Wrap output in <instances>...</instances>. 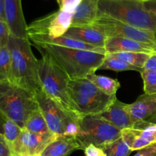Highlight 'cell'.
I'll return each mask as SVG.
<instances>
[{
    "label": "cell",
    "mask_w": 156,
    "mask_h": 156,
    "mask_svg": "<svg viewBox=\"0 0 156 156\" xmlns=\"http://www.w3.org/2000/svg\"><path fill=\"white\" fill-rule=\"evenodd\" d=\"M47 53L70 79H84L95 73L105 61L106 54L88 50L70 49L47 44H35Z\"/></svg>",
    "instance_id": "cell-1"
},
{
    "label": "cell",
    "mask_w": 156,
    "mask_h": 156,
    "mask_svg": "<svg viewBox=\"0 0 156 156\" xmlns=\"http://www.w3.org/2000/svg\"><path fill=\"white\" fill-rule=\"evenodd\" d=\"M8 47L12 57L9 82L33 93L42 89L38 76V59L34 56L29 39L10 35Z\"/></svg>",
    "instance_id": "cell-2"
},
{
    "label": "cell",
    "mask_w": 156,
    "mask_h": 156,
    "mask_svg": "<svg viewBox=\"0 0 156 156\" xmlns=\"http://www.w3.org/2000/svg\"><path fill=\"white\" fill-rule=\"evenodd\" d=\"M38 76L43 91L57 103L62 109L75 118L80 120L82 116L72 101L68 91L70 79L47 53L43 52L38 59Z\"/></svg>",
    "instance_id": "cell-3"
},
{
    "label": "cell",
    "mask_w": 156,
    "mask_h": 156,
    "mask_svg": "<svg viewBox=\"0 0 156 156\" xmlns=\"http://www.w3.org/2000/svg\"><path fill=\"white\" fill-rule=\"evenodd\" d=\"M98 17H107L156 33V17L137 0H99Z\"/></svg>",
    "instance_id": "cell-4"
},
{
    "label": "cell",
    "mask_w": 156,
    "mask_h": 156,
    "mask_svg": "<svg viewBox=\"0 0 156 156\" xmlns=\"http://www.w3.org/2000/svg\"><path fill=\"white\" fill-rule=\"evenodd\" d=\"M39 110L34 93L9 81L0 82V114L24 128L32 113Z\"/></svg>",
    "instance_id": "cell-5"
},
{
    "label": "cell",
    "mask_w": 156,
    "mask_h": 156,
    "mask_svg": "<svg viewBox=\"0 0 156 156\" xmlns=\"http://www.w3.org/2000/svg\"><path fill=\"white\" fill-rule=\"evenodd\" d=\"M68 91L82 117L101 114L117 98L116 95L105 94L86 78L70 79Z\"/></svg>",
    "instance_id": "cell-6"
},
{
    "label": "cell",
    "mask_w": 156,
    "mask_h": 156,
    "mask_svg": "<svg viewBox=\"0 0 156 156\" xmlns=\"http://www.w3.org/2000/svg\"><path fill=\"white\" fill-rule=\"evenodd\" d=\"M121 136V130L105 120L101 114L84 116L79 120V133L76 138L83 150L89 145L101 149Z\"/></svg>",
    "instance_id": "cell-7"
},
{
    "label": "cell",
    "mask_w": 156,
    "mask_h": 156,
    "mask_svg": "<svg viewBox=\"0 0 156 156\" xmlns=\"http://www.w3.org/2000/svg\"><path fill=\"white\" fill-rule=\"evenodd\" d=\"M91 26L107 37H120L133 40L156 48V33L133 27L107 17H98Z\"/></svg>",
    "instance_id": "cell-8"
},
{
    "label": "cell",
    "mask_w": 156,
    "mask_h": 156,
    "mask_svg": "<svg viewBox=\"0 0 156 156\" xmlns=\"http://www.w3.org/2000/svg\"><path fill=\"white\" fill-rule=\"evenodd\" d=\"M72 13L58 10L27 25V35H44L50 38L64 36L73 21Z\"/></svg>",
    "instance_id": "cell-9"
},
{
    "label": "cell",
    "mask_w": 156,
    "mask_h": 156,
    "mask_svg": "<svg viewBox=\"0 0 156 156\" xmlns=\"http://www.w3.org/2000/svg\"><path fill=\"white\" fill-rule=\"evenodd\" d=\"M34 94L38 108L45 119L50 132L57 137L64 136V124L67 119L73 116L64 111L57 103L49 97L43 89L38 90Z\"/></svg>",
    "instance_id": "cell-10"
},
{
    "label": "cell",
    "mask_w": 156,
    "mask_h": 156,
    "mask_svg": "<svg viewBox=\"0 0 156 156\" xmlns=\"http://www.w3.org/2000/svg\"><path fill=\"white\" fill-rule=\"evenodd\" d=\"M121 133L133 152L156 143V125L146 121L135 123L132 127L121 130Z\"/></svg>",
    "instance_id": "cell-11"
},
{
    "label": "cell",
    "mask_w": 156,
    "mask_h": 156,
    "mask_svg": "<svg viewBox=\"0 0 156 156\" xmlns=\"http://www.w3.org/2000/svg\"><path fill=\"white\" fill-rule=\"evenodd\" d=\"M54 134L41 136L33 133L23 128L18 140L11 149L15 155H41L47 145L56 138Z\"/></svg>",
    "instance_id": "cell-12"
},
{
    "label": "cell",
    "mask_w": 156,
    "mask_h": 156,
    "mask_svg": "<svg viewBox=\"0 0 156 156\" xmlns=\"http://www.w3.org/2000/svg\"><path fill=\"white\" fill-rule=\"evenodd\" d=\"M4 14L11 35L28 39L27 25L23 13L21 0H4Z\"/></svg>",
    "instance_id": "cell-13"
},
{
    "label": "cell",
    "mask_w": 156,
    "mask_h": 156,
    "mask_svg": "<svg viewBox=\"0 0 156 156\" xmlns=\"http://www.w3.org/2000/svg\"><path fill=\"white\" fill-rule=\"evenodd\" d=\"M127 109L133 125L146 121L156 116V94L144 93L133 103L127 105Z\"/></svg>",
    "instance_id": "cell-14"
},
{
    "label": "cell",
    "mask_w": 156,
    "mask_h": 156,
    "mask_svg": "<svg viewBox=\"0 0 156 156\" xmlns=\"http://www.w3.org/2000/svg\"><path fill=\"white\" fill-rule=\"evenodd\" d=\"M106 53H120V52H136L149 54L156 53V48L152 46L120 37H108L105 43Z\"/></svg>",
    "instance_id": "cell-15"
},
{
    "label": "cell",
    "mask_w": 156,
    "mask_h": 156,
    "mask_svg": "<svg viewBox=\"0 0 156 156\" xmlns=\"http://www.w3.org/2000/svg\"><path fill=\"white\" fill-rule=\"evenodd\" d=\"M101 115L120 130L133 126L127 109V104L123 103L117 98Z\"/></svg>",
    "instance_id": "cell-16"
},
{
    "label": "cell",
    "mask_w": 156,
    "mask_h": 156,
    "mask_svg": "<svg viewBox=\"0 0 156 156\" xmlns=\"http://www.w3.org/2000/svg\"><path fill=\"white\" fill-rule=\"evenodd\" d=\"M29 41L31 40L34 44H47L51 45L58 46V47H66V48L70 49H77V50H88V51H93L96 53H100L106 54L105 48L94 47V46L89 45L82 41H77V40L73 39V38L67 37L62 36L56 38H50L48 37L44 36V35H31L28 37Z\"/></svg>",
    "instance_id": "cell-17"
},
{
    "label": "cell",
    "mask_w": 156,
    "mask_h": 156,
    "mask_svg": "<svg viewBox=\"0 0 156 156\" xmlns=\"http://www.w3.org/2000/svg\"><path fill=\"white\" fill-rule=\"evenodd\" d=\"M64 36L101 48H105L106 40L108 38L105 34L91 25L70 27Z\"/></svg>",
    "instance_id": "cell-18"
},
{
    "label": "cell",
    "mask_w": 156,
    "mask_h": 156,
    "mask_svg": "<svg viewBox=\"0 0 156 156\" xmlns=\"http://www.w3.org/2000/svg\"><path fill=\"white\" fill-rule=\"evenodd\" d=\"M82 149L76 137H56L44 149L41 156H69L75 151Z\"/></svg>",
    "instance_id": "cell-19"
},
{
    "label": "cell",
    "mask_w": 156,
    "mask_h": 156,
    "mask_svg": "<svg viewBox=\"0 0 156 156\" xmlns=\"http://www.w3.org/2000/svg\"><path fill=\"white\" fill-rule=\"evenodd\" d=\"M99 0H82L73 15L71 27L91 26L98 14Z\"/></svg>",
    "instance_id": "cell-20"
},
{
    "label": "cell",
    "mask_w": 156,
    "mask_h": 156,
    "mask_svg": "<svg viewBox=\"0 0 156 156\" xmlns=\"http://www.w3.org/2000/svg\"><path fill=\"white\" fill-rule=\"evenodd\" d=\"M95 86L108 95H116L117 91L120 87L118 80L104 76H98L95 73L88 75L86 77Z\"/></svg>",
    "instance_id": "cell-21"
},
{
    "label": "cell",
    "mask_w": 156,
    "mask_h": 156,
    "mask_svg": "<svg viewBox=\"0 0 156 156\" xmlns=\"http://www.w3.org/2000/svg\"><path fill=\"white\" fill-rule=\"evenodd\" d=\"M106 55L125 61L127 63L130 64L143 71L146 62L149 59L151 55L152 54L145 53H136V52H120V53H106Z\"/></svg>",
    "instance_id": "cell-22"
},
{
    "label": "cell",
    "mask_w": 156,
    "mask_h": 156,
    "mask_svg": "<svg viewBox=\"0 0 156 156\" xmlns=\"http://www.w3.org/2000/svg\"><path fill=\"white\" fill-rule=\"evenodd\" d=\"M24 128L30 132L37 135L46 136L53 134L50 132L45 121V119L43 117L40 110L32 113L31 115L27 119Z\"/></svg>",
    "instance_id": "cell-23"
},
{
    "label": "cell",
    "mask_w": 156,
    "mask_h": 156,
    "mask_svg": "<svg viewBox=\"0 0 156 156\" xmlns=\"http://www.w3.org/2000/svg\"><path fill=\"white\" fill-rule=\"evenodd\" d=\"M99 69H109L116 72L128 71V70H134V71H138L140 73L142 72L141 69L127 63L125 61L117 59V58L111 57L108 55H106L105 61L101 64Z\"/></svg>",
    "instance_id": "cell-24"
},
{
    "label": "cell",
    "mask_w": 156,
    "mask_h": 156,
    "mask_svg": "<svg viewBox=\"0 0 156 156\" xmlns=\"http://www.w3.org/2000/svg\"><path fill=\"white\" fill-rule=\"evenodd\" d=\"M12 57L8 46L0 47V82L10 81Z\"/></svg>",
    "instance_id": "cell-25"
},
{
    "label": "cell",
    "mask_w": 156,
    "mask_h": 156,
    "mask_svg": "<svg viewBox=\"0 0 156 156\" xmlns=\"http://www.w3.org/2000/svg\"><path fill=\"white\" fill-rule=\"evenodd\" d=\"M107 156H129L133 152L122 136L101 148Z\"/></svg>",
    "instance_id": "cell-26"
},
{
    "label": "cell",
    "mask_w": 156,
    "mask_h": 156,
    "mask_svg": "<svg viewBox=\"0 0 156 156\" xmlns=\"http://www.w3.org/2000/svg\"><path fill=\"white\" fill-rule=\"evenodd\" d=\"M3 119V136L10 147H12L15 141L18 140V136L22 131V128L20 127L16 123L12 121L10 119L4 117Z\"/></svg>",
    "instance_id": "cell-27"
},
{
    "label": "cell",
    "mask_w": 156,
    "mask_h": 156,
    "mask_svg": "<svg viewBox=\"0 0 156 156\" xmlns=\"http://www.w3.org/2000/svg\"><path fill=\"white\" fill-rule=\"evenodd\" d=\"M146 94H156V72L143 70L140 73Z\"/></svg>",
    "instance_id": "cell-28"
},
{
    "label": "cell",
    "mask_w": 156,
    "mask_h": 156,
    "mask_svg": "<svg viewBox=\"0 0 156 156\" xmlns=\"http://www.w3.org/2000/svg\"><path fill=\"white\" fill-rule=\"evenodd\" d=\"M82 0H56L59 10L73 14Z\"/></svg>",
    "instance_id": "cell-29"
},
{
    "label": "cell",
    "mask_w": 156,
    "mask_h": 156,
    "mask_svg": "<svg viewBox=\"0 0 156 156\" xmlns=\"http://www.w3.org/2000/svg\"><path fill=\"white\" fill-rule=\"evenodd\" d=\"M10 30L6 22L0 20V47L8 46L9 37H10Z\"/></svg>",
    "instance_id": "cell-30"
},
{
    "label": "cell",
    "mask_w": 156,
    "mask_h": 156,
    "mask_svg": "<svg viewBox=\"0 0 156 156\" xmlns=\"http://www.w3.org/2000/svg\"><path fill=\"white\" fill-rule=\"evenodd\" d=\"M0 156H14L12 149L2 134H0Z\"/></svg>",
    "instance_id": "cell-31"
},
{
    "label": "cell",
    "mask_w": 156,
    "mask_h": 156,
    "mask_svg": "<svg viewBox=\"0 0 156 156\" xmlns=\"http://www.w3.org/2000/svg\"><path fill=\"white\" fill-rule=\"evenodd\" d=\"M85 156H107L105 152L101 148L94 145H89L84 149Z\"/></svg>",
    "instance_id": "cell-32"
},
{
    "label": "cell",
    "mask_w": 156,
    "mask_h": 156,
    "mask_svg": "<svg viewBox=\"0 0 156 156\" xmlns=\"http://www.w3.org/2000/svg\"><path fill=\"white\" fill-rule=\"evenodd\" d=\"M134 156H156V143L140 149Z\"/></svg>",
    "instance_id": "cell-33"
},
{
    "label": "cell",
    "mask_w": 156,
    "mask_h": 156,
    "mask_svg": "<svg viewBox=\"0 0 156 156\" xmlns=\"http://www.w3.org/2000/svg\"><path fill=\"white\" fill-rule=\"evenodd\" d=\"M143 70H149V71L156 72V53L151 55L149 59L146 62Z\"/></svg>",
    "instance_id": "cell-34"
},
{
    "label": "cell",
    "mask_w": 156,
    "mask_h": 156,
    "mask_svg": "<svg viewBox=\"0 0 156 156\" xmlns=\"http://www.w3.org/2000/svg\"><path fill=\"white\" fill-rule=\"evenodd\" d=\"M144 6L150 13L156 17V0H149L144 2Z\"/></svg>",
    "instance_id": "cell-35"
},
{
    "label": "cell",
    "mask_w": 156,
    "mask_h": 156,
    "mask_svg": "<svg viewBox=\"0 0 156 156\" xmlns=\"http://www.w3.org/2000/svg\"><path fill=\"white\" fill-rule=\"evenodd\" d=\"M0 20L5 21L4 0H0Z\"/></svg>",
    "instance_id": "cell-36"
},
{
    "label": "cell",
    "mask_w": 156,
    "mask_h": 156,
    "mask_svg": "<svg viewBox=\"0 0 156 156\" xmlns=\"http://www.w3.org/2000/svg\"><path fill=\"white\" fill-rule=\"evenodd\" d=\"M3 119H2V115L0 114V134L3 135Z\"/></svg>",
    "instance_id": "cell-37"
},
{
    "label": "cell",
    "mask_w": 156,
    "mask_h": 156,
    "mask_svg": "<svg viewBox=\"0 0 156 156\" xmlns=\"http://www.w3.org/2000/svg\"><path fill=\"white\" fill-rule=\"evenodd\" d=\"M146 122H148V123H152V124H155L156 125V116L155 117H152V118L149 119V120H146Z\"/></svg>",
    "instance_id": "cell-38"
},
{
    "label": "cell",
    "mask_w": 156,
    "mask_h": 156,
    "mask_svg": "<svg viewBox=\"0 0 156 156\" xmlns=\"http://www.w3.org/2000/svg\"><path fill=\"white\" fill-rule=\"evenodd\" d=\"M137 1H141V2H147V1H149V0H137Z\"/></svg>",
    "instance_id": "cell-39"
},
{
    "label": "cell",
    "mask_w": 156,
    "mask_h": 156,
    "mask_svg": "<svg viewBox=\"0 0 156 156\" xmlns=\"http://www.w3.org/2000/svg\"><path fill=\"white\" fill-rule=\"evenodd\" d=\"M35 156H41V155H36Z\"/></svg>",
    "instance_id": "cell-40"
}]
</instances>
